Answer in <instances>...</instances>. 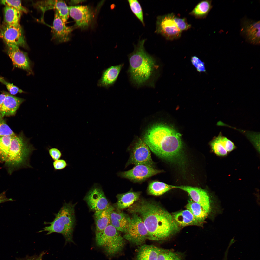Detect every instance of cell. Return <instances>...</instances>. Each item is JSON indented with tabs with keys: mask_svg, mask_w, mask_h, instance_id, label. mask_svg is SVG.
Returning a JSON list of instances; mask_svg holds the SVG:
<instances>
[{
	"mask_svg": "<svg viewBox=\"0 0 260 260\" xmlns=\"http://www.w3.org/2000/svg\"><path fill=\"white\" fill-rule=\"evenodd\" d=\"M132 213L139 215L147 230L148 239L153 241L165 239L181 229L172 215L154 202L142 200L130 207Z\"/></svg>",
	"mask_w": 260,
	"mask_h": 260,
	"instance_id": "6da1fadb",
	"label": "cell"
},
{
	"mask_svg": "<svg viewBox=\"0 0 260 260\" xmlns=\"http://www.w3.org/2000/svg\"><path fill=\"white\" fill-rule=\"evenodd\" d=\"M181 135L167 125L158 124L150 128L145 133L143 141L157 156L174 162L181 156L182 144Z\"/></svg>",
	"mask_w": 260,
	"mask_h": 260,
	"instance_id": "7a4b0ae2",
	"label": "cell"
},
{
	"mask_svg": "<svg viewBox=\"0 0 260 260\" xmlns=\"http://www.w3.org/2000/svg\"><path fill=\"white\" fill-rule=\"evenodd\" d=\"M146 39L139 40L134 45L133 52L128 56L129 64L128 73L130 80L137 87H154L158 66L156 59L145 50L144 44Z\"/></svg>",
	"mask_w": 260,
	"mask_h": 260,
	"instance_id": "3957f363",
	"label": "cell"
},
{
	"mask_svg": "<svg viewBox=\"0 0 260 260\" xmlns=\"http://www.w3.org/2000/svg\"><path fill=\"white\" fill-rule=\"evenodd\" d=\"M23 135L13 136L10 144L0 151V160L10 170L15 168L31 167L29 163V156L35 150Z\"/></svg>",
	"mask_w": 260,
	"mask_h": 260,
	"instance_id": "277c9868",
	"label": "cell"
},
{
	"mask_svg": "<svg viewBox=\"0 0 260 260\" xmlns=\"http://www.w3.org/2000/svg\"><path fill=\"white\" fill-rule=\"evenodd\" d=\"M77 203L72 204L65 202L58 212L54 214L55 218L51 222H45L46 224L43 230L38 232H47L46 235L56 233L62 234L65 239V244L67 242H74L73 234L76 221L75 208Z\"/></svg>",
	"mask_w": 260,
	"mask_h": 260,
	"instance_id": "5b68a950",
	"label": "cell"
},
{
	"mask_svg": "<svg viewBox=\"0 0 260 260\" xmlns=\"http://www.w3.org/2000/svg\"><path fill=\"white\" fill-rule=\"evenodd\" d=\"M95 240L97 245L103 247L106 253L111 256L121 251L125 244L123 237L111 224L103 230L96 232Z\"/></svg>",
	"mask_w": 260,
	"mask_h": 260,
	"instance_id": "8992f818",
	"label": "cell"
},
{
	"mask_svg": "<svg viewBox=\"0 0 260 260\" xmlns=\"http://www.w3.org/2000/svg\"><path fill=\"white\" fill-rule=\"evenodd\" d=\"M133 215L128 230L123 237L136 245H143L148 239L147 230L140 217L136 213Z\"/></svg>",
	"mask_w": 260,
	"mask_h": 260,
	"instance_id": "52a82bcc",
	"label": "cell"
},
{
	"mask_svg": "<svg viewBox=\"0 0 260 260\" xmlns=\"http://www.w3.org/2000/svg\"><path fill=\"white\" fill-rule=\"evenodd\" d=\"M173 13L157 17L155 32L161 35L167 40H172L179 38L182 32L178 27L174 20Z\"/></svg>",
	"mask_w": 260,
	"mask_h": 260,
	"instance_id": "ba28073f",
	"label": "cell"
},
{
	"mask_svg": "<svg viewBox=\"0 0 260 260\" xmlns=\"http://www.w3.org/2000/svg\"><path fill=\"white\" fill-rule=\"evenodd\" d=\"M128 164H143L154 168L150 149L143 141L139 139L131 152Z\"/></svg>",
	"mask_w": 260,
	"mask_h": 260,
	"instance_id": "9c48e42d",
	"label": "cell"
},
{
	"mask_svg": "<svg viewBox=\"0 0 260 260\" xmlns=\"http://www.w3.org/2000/svg\"><path fill=\"white\" fill-rule=\"evenodd\" d=\"M162 172L155 168L144 165L138 164L135 165L130 170L120 173L119 175L121 177L134 182H140Z\"/></svg>",
	"mask_w": 260,
	"mask_h": 260,
	"instance_id": "30bf717a",
	"label": "cell"
},
{
	"mask_svg": "<svg viewBox=\"0 0 260 260\" xmlns=\"http://www.w3.org/2000/svg\"><path fill=\"white\" fill-rule=\"evenodd\" d=\"M7 44V53L14 66L25 70L29 74H33L32 64L27 53L22 51L15 45Z\"/></svg>",
	"mask_w": 260,
	"mask_h": 260,
	"instance_id": "8fae6325",
	"label": "cell"
},
{
	"mask_svg": "<svg viewBox=\"0 0 260 260\" xmlns=\"http://www.w3.org/2000/svg\"><path fill=\"white\" fill-rule=\"evenodd\" d=\"M90 208L95 211L102 210L109 205L102 189L98 186L91 188L84 198Z\"/></svg>",
	"mask_w": 260,
	"mask_h": 260,
	"instance_id": "7c38bea8",
	"label": "cell"
},
{
	"mask_svg": "<svg viewBox=\"0 0 260 260\" xmlns=\"http://www.w3.org/2000/svg\"><path fill=\"white\" fill-rule=\"evenodd\" d=\"M0 36L6 44L24 48L27 47L20 25L15 26L6 25L1 30Z\"/></svg>",
	"mask_w": 260,
	"mask_h": 260,
	"instance_id": "4fadbf2b",
	"label": "cell"
},
{
	"mask_svg": "<svg viewBox=\"0 0 260 260\" xmlns=\"http://www.w3.org/2000/svg\"><path fill=\"white\" fill-rule=\"evenodd\" d=\"M35 7L40 10L44 14L47 10L54 9L57 11L63 22L65 23L69 16L68 7L63 1L45 0L39 1L34 4Z\"/></svg>",
	"mask_w": 260,
	"mask_h": 260,
	"instance_id": "5bb4252c",
	"label": "cell"
},
{
	"mask_svg": "<svg viewBox=\"0 0 260 260\" xmlns=\"http://www.w3.org/2000/svg\"><path fill=\"white\" fill-rule=\"evenodd\" d=\"M260 21H255L246 18L241 21V33L246 40L252 44H260Z\"/></svg>",
	"mask_w": 260,
	"mask_h": 260,
	"instance_id": "9a60e30c",
	"label": "cell"
},
{
	"mask_svg": "<svg viewBox=\"0 0 260 260\" xmlns=\"http://www.w3.org/2000/svg\"><path fill=\"white\" fill-rule=\"evenodd\" d=\"M68 8L69 15L74 20L78 26L84 28L88 26L92 19V14L88 6H71Z\"/></svg>",
	"mask_w": 260,
	"mask_h": 260,
	"instance_id": "2e32d148",
	"label": "cell"
},
{
	"mask_svg": "<svg viewBox=\"0 0 260 260\" xmlns=\"http://www.w3.org/2000/svg\"><path fill=\"white\" fill-rule=\"evenodd\" d=\"M173 186L187 192L193 201L201 206L209 213L210 210V198L207 192L202 188L181 185Z\"/></svg>",
	"mask_w": 260,
	"mask_h": 260,
	"instance_id": "e0dca14e",
	"label": "cell"
},
{
	"mask_svg": "<svg viewBox=\"0 0 260 260\" xmlns=\"http://www.w3.org/2000/svg\"><path fill=\"white\" fill-rule=\"evenodd\" d=\"M72 30V28L66 26L57 11L55 10L53 26L52 28V39L59 43L68 41Z\"/></svg>",
	"mask_w": 260,
	"mask_h": 260,
	"instance_id": "ac0fdd59",
	"label": "cell"
},
{
	"mask_svg": "<svg viewBox=\"0 0 260 260\" xmlns=\"http://www.w3.org/2000/svg\"><path fill=\"white\" fill-rule=\"evenodd\" d=\"M5 92L6 96L0 110V115L2 117L15 114L20 104L25 100L24 99Z\"/></svg>",
	"mask_w": 260,
	"mask_h": 260,
	"instance_id": "d6986e66",
	"label": "cell"
},
{
	"mask_svg": "<svg viewBox=\"0 0 260 260\" xmlns=\"http://www.w3.org/2000/svg\"><path fill=\"white\" fill-rule=\"evenodd\" d=\"M123 65V64H121L112 66L104 70L98 85L107 88L113 85L116 81Z\"/></svg>",
	"mask_w": 260,
	"mask_h": 260,
	"instance_id": "ffe728a7",
	"label": "cell"
},
{
	"mask_svg": "<svg viewBox=\"0 0 260 260\" xmlns=\"http://www.w3.org/2000/svg\"><path fill=\"white\" fill-rule=\"evenodd\" d=\"M131 220V218L127 214L120 210L115 211L114 209L111 213L110 224L119 231L125 233Z\"/></svg>",
	"mask_w": 260,
	"mask_h": 260,
	"instance_id": "44dd1931",
	"label": "cell"
},
{
	"mask_svg": "<svg viewBox=\"0 0 260 260\" xmlns=\"http://www.w3.org/2000/svg\"><path fill=\"white\" fill-rule=\"evenodd\" d=\"M114 209V208L110 205L104 209L95 212L94 216L96 232L103 230L110 224V214Z\"/></svg>",
	"mask_w": 260,
	"mask_h": 260,
	"instance_id": "7402d4cb",
	"label": "cell"
},
{
	"mask_svg": "<svg viewBox=\"0 0 260 260\" xmlns=\"http://www.w3.org/2000/svg\"><path fill=\"white\" fill-rule=\"evenodd\" d=\"M172 215L175 221L180 227L189 225H202V224L195 219L188 209L175 212Z\"/></svg>",
	"mask_w": 260,
	"mask_h": 260,
	"instance_id": "603a6c76",
	"label": "cell"
},
{
	"mask_svg": "<svg viewBox=\"0 0 260 260\" xmlns=\"http://www.w3.org/2000/svg\"><path fill=\"white\" fill-rule=\"evenodd\" d=\"M140 194V192L131 190L125 193L118 194L116 196L117 209L120 210L129 207L139 199Z\"/></svg>",
	"mask_w": 260,
	"mask_h": 260,
	"instance_id": "cb8c5ba5",
	"label": "cell"
},
{
	"mask_svg": "<svg viewBox=\"0 0 260 260\" xmlns=\"http://www.w3.org/2000/svg\"><path fill=\"white\" fill-rule=\"evenodd\" d=\"M163 249L153 245H143L138 251L137 260H157L159 254Z\"/></svg>",
	"mask_w": 260,
	"mask_h": 260,
	"instance_id": "d4e9b609",
	"label": "cell"
},
{
	"mask_svg": "<svg viewBox=\"0 0 260 260\" xmlns=\"http://www.w3.org/2000/svg\"><path fill=\"white\" fill-rule=\"evenodd\" d=\"M212 1L204 0L199 2L189 14L199 19L206 18L212 8Z\"/></svg>",
	"mask_w": 260,
	"mask_h": 260,
	"instance_id": "484cf974",
	"label": "cell"
},
{
	"mask_svg": "<svg viewBox=\"0 0 260 260\" xmlns=\"http://www.w3.org/2000/svg\"><path fill=\"white\" fill-rule=\"evenodd\" d=\"M173 188H174L173 185L158 181H153L149 184L147 191L150 195L159 196Z\"/></svg>",
	"mask_w": 260,
	"mask_h": 260,
	"instance_id": "4316f807",
	"label": "cell"
},
{
	"mask_svg": "<svg viewBox=\"0 0 260 260\" xmlns=\"http://www.w3.org/2000/svg\"><path fill=\"white\" fill-rule=\"evenodd\" d=\"M186 208L190 211L195 219L202 224L204 222L208 213L201 206L193 201H189Z\"/></svg>",
	"mask_w": 260,
	"mask_h": 260,
	"instance_id": "83f0119b",
	"label": "cell"
},
{
	"mask_svg": "<svg viewBox=\"0 0 260 260\" xmlns=\"http://www.w3.org/2000/svg\"><path fill=\"white\" fill-rule=\"evenodd\" d=\"M4 11V20L7 25L15 26L20 25L19 21L21 12L7 6H6Z\"/></svg>",
	"mask_w": 260,
	"mask_h": 260,
	"instance_id": "f1b7e54d",
	"label": "cell"
},
{
	"mask_svg": "<svg viewBox=\"0 0 260 260\" xmlns=\"http://www.w3.org/2000/svg\"><path fill=\"white\" fill-rule=\"evenodd\" d=\"M222 135L220 133L211 142L210 145L214 152L217 155L225 156L228 153L225 144L222 138Z\"/></svg>",
	"mask_w": 260,
	"mask_h": 260,
	"instance_id": "f546056e",
	"label": "cell"
},
{
	"mask_svg": "<svg viewBox=\"0 0 260 260\" xmlns=\"http://www.w3.org/2000/svg\"><path fill=\"white\" fill-rule=\"evenodd\" d=\"M128 1L132 13L144 26L143 11L139 2L136 0H128Z\"/></svg>",
	"mask_w": 260,
	"mask_h": 260,
	"instance_id": "4dcf8cb0",
	"label": "cell"
},
{
	"mask_svg": "<svg viewBox=\"0 0 260 260\" xmlns=\"http://www.w3.org/2000/svg\"><path fill=\"white\" fill-rule=\"evenodd\" d=\"M157 260H183V257L179 253L163 249L159 254Z\"/></svg>",
	"mask_w": 260,
	"mask_h": 260,
	"instance_id": "1f68e13d",
	"label": "cell"
},
{
	"mask_svg": "<svg viewBox=\"0 0 260 260\" xmlns=\"http://www.w3.org/2000/svg\"><path fill=\"white\" fill-rule=\"evenodd\" d=\"M1 2L5 6H7L14 8L21 12L27 13L28 11L22 5L20 0H2Z\"/></svg>",
	"mask_w": 260,
	"mask_h": 260,
	"instance_id": "d6a6232c",
	"label": "cell"
},
{
	"mask_svg": "<svg viewBox=\"0 0 260 260\" xmlns=\"http://www.w3.org/2000/svg\"><path fill=\"white\" fill-rule=\"evenodd\" d=\"M0 115V136L6 135H15Z\"/></svg>",
	"mask_w": 260,
	"mask_h": 260,
	"instance_id": "836d02e7",
	"label": "cell"
},
{
	"mask_svg": "<svg viewBox=\"0 0 260 260\" xmlns=\"http://www.w3.org/2000/svg\"><path fill=\"white\" fill-rule=\"evenodd\" d=\"M0 82L4 84L6 87L10 94L15 95L18 93H22L24 92L21 89L6 81L2 77H0Z\"/></svg>",
	"mask_w": 260,
	"mask_h": 260,
	"instance_id": "e575fe53",
	"label": "cell"
},
{
	"mask_svg": "<svg viewBox=\"0 0 260 260\" xmlns=\"http://www.w3.org/2000/svg\"><path fill=\"white\" fill-rule=\"evenodd\" d=\"M174 20L178 28L182 32L187 30L191 27V25L188 23L185 18H181L175 15Z\"/></svg>",
	"mask_w": 260,
	"mask_h": 260,
	"instance_id": "d590c367",
	"label": "cell"
},
{
	"mask_svg": "<svg viewBox=\"0 0 260 260\" xmlns=\"http://www.w3.org/2000/svg\"><path fill=\"white\" fill-rule=\"evenodd\" d=\"M191 61L193 65L198 72H206L204 62L198 57L195 56H193L191 57Z\"/></svg>",
	"mask_w": 260,
	"mask_h": 260,
	"instance_id": "8d00e7d4",
	"label": "cell"
},
{
	"mask_svg": "<svg viewBox=\"0 0 260 260\" xmlns=\"http://www.w3.org/2000/svg\"><path fill=\"white\" fill-rule=\"evenodd\" d=\"M49 152L52 159L55 161L59 159L62 156L61 151L57 148L50 149L49 150Z\"/></svg>",
	"mask_w": 260,
	"mask_h": 260,
	"instance_id": "74e56055",
	"label": "cell"
},
{
	"mask_svg": "<svg viewBox=\"0 0 260 260\" xmlns=\"http://www.w3.org/2000/svg\"><path fill=\"white\" fill-rule=\"evenodd\" d=\"M53 165L55 170H61L65 168L67 165L66 162L62 159L55 160L53 162Z\"/></svg>",
	"mask_w": 260,
	"mask_h": 260,
	"instance_id": "f35d334b",
	"label": "cell"
},
{
	"mask_svg": "<svg viewBox=\"0 0 260 260\" xmlns=\"http://www.w3.org/2000/svg\"><path fill=\"white\" fill-rule=\"evenodd\" d=\"M46 252L43 251L39 255H34L32 256H26L23 258L18 259L17 260H43L42 258Z\"/></svg>",
	"mask_w": 260,
	"mask_h": 260,
	"instance_id": "ab89813d",
	"label": "cell"
},
{
	"mask_svg": "<svg viewBox=\"0 0 260 260\" xmlns=\"http://www.w3.org/2000/svg\"><path fill=\"white\" fill-rule=\"evenodd\" d=\"M13 200L12 198H7L5 192H2L0 194V204L5 202L8 201H12Z\"/></svg>",
	"mask_w": 260,
	"mask_h": 260,
	"instance_id": "60d3db41",
	"label": "cell"
},
{
	"mask_svg": "<svg viewBox=\"0 0 260 260\" xmlns=\"http://www.w3.org/2000/svg\"><path fill=\"white\" fill-rule=\"evenodd\" d=\"M6 96V94L5 91H3L2 94H0V110L3 104Z\"/></svg>",
	"mask_w": 260,
	"mask_h": 260,
	"instance_id": "b9f144b4",
	"label": "cell"
},
{
	"mask_svg": "<svg viewBox=\"0 0 260 260\" xmlns=\"http://www.w3.org/2000/svg\"><path fill=\"white\" fill-rule=\"evenodd\" d=\"M78 0H76L77 1L76 2V0H72V2L73 3H79L80 2H81V1H82V0H78V1H77Z\"/></svg>",
	"mask_w": 260,
	"mask_h": 260,
	"instance_id": "7bdbcfd3",
	"label": "cell"
}]
</instances>
